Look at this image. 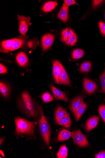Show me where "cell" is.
Returning <instances> with one entry per match:
<instances>
[{
  "label": "cell",
  "instance_id": "cell-1",
  "mask_svg": "<svg viewBox=\"0 0 105 158\" xmlns=\"http://www.w3.org/2000/svg\"><path fill=\"white\" fill-rule=\"evenodd\" d=\"M14 121L16 124L14 134L18 139L20 137H26L27 140L37 139L34 131L37 122L28 121L19 116L15 118Z\"/></svg>",
  "mask_w": 105,
  "mask_h": 158
},
{
  "label": "cell",
  "instance_id": "cell-2",
  "mask_svg": "<svg viewBox=\"0 0 105 158\" xmlns=\"http://www.w3.org/2000/svg\"><path fill=\"white\" fill-rule=\"evenodd\" d=\"M18 103L20 108L28 117L38 119L39 114H41L40 113L41 108L27 92L25 91L22 93Z\"/></svg>",
  "mask_w": 105,
  "mask_h": 158
},
{
  "label": "cell",
  "instance_id": "cell-3",
  "mask_svg": "<svg viewBox=\"0 0 105 158\" xmlns=\"http://www.w3.org/2000/svg\"><path fill=\"white\" fill-rule=\"evenodd\" d=\"M41 115L38 121L40 133L46 146L49 148L50 146L51 137V129L46 118L44 115L42 109H40Z\"/></svg>",
  "mask_w": 105,
  "mask_h": 158
},
{
  "label": "cell",
  "instance_id": "cell-4",
  "mask_svg": "<svg viewBox=\"0 0 105 158\" xmlns=\"http://www.w3.org/2000/svg\"><path fill=\"white\" fill-rule=\"evenodd\" d=\"M61 39L65 44L72 46L75 45L78 41L76 34L73 30L69 28H65L62 31Z\"/></svg>",
  "mask_w": 105,
  "mask_h": 158
},
{
  "label": "cell",
  "instance_id": "cell-5",
  "mask_svg": "<svg viewBox=\"0 0 105 158\" xmlns=\"http://www.w3.org/2000/svg\"><path fill=\"white\" fill-rule=\"evenodd\" d=\"M71 137L73 143L80 147L88 146L89 143L87 138L80 130H75L71 132Z\"/></svg>",
  "mask_w": 105,
  "mask_h": 158
},
{
  "label": "cell",
  "instance_id": "cell-6",
  "mask_svg": "<svg viewBox=\"0 0 105 158\" xmlns=\"http://www.w3.org/2000/svg\"><path fill=\"white\" fill-rule=\"evenodd\" d=\"M18 18L19 22V32L21 35L24 36L28 31L29 27L31 24L30 22V17L18 15Z\"/></svg>",
  "mask_w": 105,
  "mask_h": 158
},
{
  "label": "cell",
  "instance_id": "cell-7",
  "mask_svg": "<svg viewBox=\"0 0 105 158\" xmlns=\"http://www.w3.org/2000/svg\"><path fill=\"white\" fill-rule=\"evenodd\" d=\"M83 85L85 91L90 94L94 93L98 88V85L94 81L87 78L83 79Z\"/></svg>",
  "mask_w": 105,
  "mask_h": 158
},
{
  "label": "cell",
  "instance_id": "cell-8",
  "mask_svg": "<svg viewBox=\"0 0 105 158\" xmlns=\"http://www.w3.org/2000/svg\"><path fill=\"white\" fill-rule=\"evenodd\" d=\"M54 36L51 34H47L43 35L42 38V50L45 51L49 49L55 41Z\"/></svg>",
  "mask_w": 105,
  "mask_h": 158
},
{
  "label": "cell",
  "instance_id": "cell-9",
  "mask_svg": "<svg viewBox=\"0 0 105 158\" xmlns=\"http://www.w3.org/2000/svg\"><path fill=\"white\" fill-rule=\"evenodd\" d=\"M63 66L58 60H55L53 62V73L55 83L59 84V77Z\"/></svg>",
  "mask_w": 105,
  "mask_h": 158
},
{
  "label": "cell",
  "instance_id": "cell-10",
  "mask_svg": "<svg viewBox=\"0 0 105 158\" xmlns=\"http://www.w3.org/2000/svg\"><path fill=\"white\" fill-rule=\"evenodd\" d=\"M49 87L53 93L54 97L56 99L66 102H68V99L65 93L59 90L51 85H49Z\"/></svg>",
  "mask_w": 105,
  "mask_h": 158
},
{
  "label": "cell",
  "instance_id": "cell-11",
  "mask_svg": "<svg viewBox=\"0 0 105 158\" xmlns=\"http://www.w3.org/2000/svg\"><path fill=\"white\" fill-rule=\"evenodd\" d=\"M83 97L79 96L75 98L72 100L70 106L71 111L74 114L77 110L84 104Z\"/></svg>",
  "mask_w": 105,
  "mask_h": 158
},
{
  "label": "cell",
  "instance_id": "cell-12",
  "mask_svg": "<svg viewBox=\"0 0 105 158\" xmlns=\"http://www.w3.org/2000/svg\"><path fill=\"white\" fill-rule=\"evenodd\" d=\"M69 7L64 3L61 9L58 13L57 18L64 23L67 22L69 18Z\"/></svg>",
  "mask_w": 105,
  "mask_h": 158
},
{
  "label": "cell",
  "instance_id": "cell-13",
  "mask_svg": "<svg viewBox=\"0 0 105 158\" xmlns=\"http://www.w3.org/2000/svg\"><path fill=\"white\" fill-rule=\"evenodd\" d=\"M99 118L96 116H93L90 118L87 122L86 128L87 131H90L96 127L99 121Z\"/></svg>",
  "mask_w": 105,
  "mask_h": 158
},
{
  "label": "cell",
  "instance_id": "cell-14",
  "mask_svg": "<svg viewBox=\"0 0 105 158\" xmlns=\"http://www.w3.org/2000/svg\"><path fill=\"white\" fill-rule=\"evenodd\" d=\"M16 59L18 64L22 67H26L28 64V57L23 52L18 53L16 56Z\"/></svg>",
  "mask_w": 105,
  "mask_h": 158
},
{
  "label": "cell",
  "instance_id": "cell-15",
  "mask_svg": "<svg viewBox=\"0 0 105 158\" xmlns=\"http://www.w3.org/2000/svg\"><path fill=\"white\" fill-rule=\"evenodd\" d=\"M59 84L71 86L69 77L64 67L59 77Z\"/></svg>",
  "mask_w": 105,
  "mask_h": 158
},
{
  "label": "cell",
  "instance_id": "cell-16",
  "mask_svg": "<svg viewBox=\"0 0 105 158\" xmlns=\"http://www.w3.org/2000/svg\"><path fill=\"white\" fill-rule=\"evenodd\" d=\"M69 114L65 109L61 106H58L55 111V120L64 118Z\"/></svg>",
  "mask_w": 105,
  "mask_h": 158
},
{
  "label": "cell",
  "instance_id": "cell-17",
  "mask_svg": "<svg viewBox=\"0 0 105 158\" xmlns=\"http://www.w3.org/2000/svg\"><path fill=\"white\" fill-rule=\"evenodd\" d=\"M0 92L3 97L7 98L10 95L11 89L9 85L1 81L0 82Z\"/></svg>",
  "mask_w": 105,
  "mask_h": 158
},
{
  "label": "cell",
  "instance_id": "cell-18",
  "mask_svg": "<svg viewBox=\"0 0 105 158\" xmlns=\"http://www.w3.org/2000/svg\"><path fill=\"white\" fill-rule=\"evenodd\" d=\"M17 40L18 39H13L2 41L1 44V49L4 52L9 51L11 47Z\"/></svg>",
  "mask_w": 105,
  "mask_h": 158
},
{
  "label": "cell",
  "instance_id": "cell-19",
  "mask_svg": "<svg viewBox=\"0 0 105 158\" xmlns=\"http://www.w3.org/2000/svg\"><path fill=\"white\" fill-rule=\"evenodd\" d=\"M71 132L63 129L59 132L57 137V140L58 141H63L69 139L71 137Z\"/></svg>",
  "mask_w": 105,
  "mask_h": 158
},
{
  "label": "cell",
  "instance_id": "cell-20",
  "mask_svg": "<svg viewBox=\"0 0 105 158\" xmlns=\"http://www.w3.org/2000/svg\"><path fill=\"white\" fill-rule=\"evenodd\" d=\"M57 124L59 125L63 126L68 129L71 127V121L70 114L63 119L56 121Z\"/></svg>",
  "mask_w": 105,
  "mask_h": 158
},
{
  "label": "cell",
  "instance_id": "cell-21",
  "mask_svg": "<svg viewBox=\"0 0 105 158\" xmlns=\"http://www.w3.org/2000/svg\"><path fill=\"white\" fill-rule=\"evenodd\" d=\"M87 107V104L85 103H84L74 114L75 118L77 122L79 120L82 115L85 112Z\"/></svg>",
  "mask_w": 105,
  "mask_h": 158
},
{
  "label": "cell",
  "instance_id": "cell-22",
  "mask_svg": "<svg viewBox=\"0 0 105 158\" xmlns=\"http://www.w3.org/2000/svg\"><path fill=\"white\" fill-rule=\"evenodd\" d=\"M58 5L57 2H49L45 4L43 6L42 10L46 12H50L53 10Z\"/></svg>",
  "mask_w": 105,
  "mask_h": 158
},
{
  "label": "cell",
  "instance_id": "cell-23",
  "mask_svg": "<svg viewBox=\"0 0 105 158\" xmlns=\"http://www.w3.org/2000/svg\"><path fill=\"white\" fill-rule=\"evenodd\" d=\"M68 156V150L65 145L62 146L57 152L58 158H67Z\"/></svg>",
  "mask_w": 105,
  "mask_h": 158
},
{
  "label": "cell",
  "instance_id": "cell-24",
  "mask_svg": "<svg viewBox=\"0 0 105 158\" xmlns=\"http://www.w3.org/2000/svg\"><path fill=\"white\" fill-rule=\"evenodd\" d=\"M92 64L91 62L87 61L83 63L80 66V69L81 72L86 73L91 70Z\"/></svg>",
  "mask_w": 105,
  "mask_h": 158
},
{
  "label": "cell",
  "instance_id": "cell-25",
  "mask_svg": "<svg viewBox=\"0 0 105 158\" xmlns=\"http://www.w3.org/2000/svg\"><path fill=\"white\" fill-rule=\"evenodd\" d=\"M84 55V51L82 49H77L72 52V57L74 60H78L82 58Z\"/></svg>",
  "mask_w": 105,
  "mask_h": 158
},
{
  "label": "cell",
  "instance_id": "cell-26",
  "mask_svg": "<svg viewBox=\"0 0 105 158\" xmlns=\"http://www.w3.org/2000/svg\"><path fill=\"white\" fill-rule=\"evenodd\" d=\"M42 103H47L53 101L54 99L52 96L49 92L45 93L42 96Z\"/></svg>",
  "mask_w": 105,
  "mask_h": 158
},
{
  "label": "cell",
  "instance_id": "cell-27",
  "mask_svg": "<svg viewBox=\"0 0 105 158\" xmlns=\"http://www.w3.org/2000/svg\"><path fill=\"white\" fill-rule=\"evenodd\" d=\"M24 41L22 39H18L10 48V51H13L21 48L23 44Z\"/></svg>",
  "mask_w": 105,
  "mask_h": 158
},
{
  "label": "cell",
  "instance_id": "cell-28",
  "mask_svg": "<svg viewBox=\"0 0 105 158\" xmlns=\"http://www.w3.org/2000/svg\"><path fill=\"white\" fill-rule=\"evenodd\" d=\"M99 78L101 85V91L105 94V68L103 73L99 75Z\"/></svg>",
  "mask_w": 105,
  "mask_h": 158
},
{
  "label": "cell",
  "instance_id": "cell-29",
  "mask_svg": "<svg viewBox=\"0 0 105 158\" xmlns=\"http://www.w3.org/2000/svg\"><path fill=\"white\" fill-rule=\"evenodd\" d=\"M98 111L100 116L105 123V106L101 105L98 109Z\"/></svg>",
  "mask_w": 105,
  "mask_h": 158
},
{
  "label": "cell",
  "instance_id": "cell-30",
  "mask_svg": "<svg viewBox=\"0 0 105 158\" xmlns=\"http://www.w3.org/2000/svg\"><path fill=\"white\" fill-rule=\"evenodd\" d=\"M99 25L101 34L103 37H105V22L99 21Z\"/></svg>",
  "mask_w": 105,
  "mask_h": 158
},
{
  "label": "cell",
  "instance_id": "cell-31",
  "mask_svg": "<svg viewBox=\"0 0 105 158\" xmlns=\"http://www.w3.org/2000/svg\"><path fill=\"white\" fill-rule=\"evenodd\" d=\"M105 1L102 0H94L92 2V7L93 8H96L103 4Z\"/></svg>",
  "mask_w": 105,
  "mask_h": 158
},
{
  "label": "cell",
  "instance_id": "cell-32",
  "mask_svg": "<svg viewBox=\"0 0 105 158\" xmlns=\"http://www.w3.org/2000/svg\"><path fill=\"white\" fill-rule=\"evenodd\" d=\"M64 1V3L68 7L73 5H78V3L74 0H65Z\"/></svg>",
  "mask_w": 105,
  "mask_h": 158
},
{
  "label": "cell",
  "instance_id": "cell-33",
  "mask_svg": "<svg viewBox=\"0 0 105 158\" xmlns=\"http://www.w3.org/2000/svg\"><path fill=\"white\" fill-rule=\"evenodd\" d=\"M95 158H105V150H102L95 155Z\"/></svg>",
  "mask_w": 105,
  "mask_h": 158
},
{
  "label": "cell",
  "instance_id": "cell-34",
  "mask_svg": "<svg viewBox=\"0 0 105 158\" xmlns=\"http://www.w3.org/2000/svg\"><path fill=\"white\" fill-rule=\"evenodd\" d=\"M7 73V68L3 64H0V73L4 74Z\"/></svg>",
  "mask_w": 105,
  "mask_h": 158
},
{
  "label": "cell",
  "instance_id": "cell-35",
  "mask_svg": "<svg viewBox=\"0 0 105 158\" xmlns=\"http://www.w3.org/2000/svg\"><path fill=\"white\" fill-rule=\"evenodd\" d=\"M5 139V137L1 138V139H0V144H1V146L3 143L4 142Z\"/></svg>",
  "mask_w": 105,
  "mask_h": 158
},
{
  "label": "cell",
  "instance_id": "cell-36",
  "mask_svg": "<svg viewBox=\"0 0 105 158\" xmlns=\"http://www.w3.org/2000/svg\"><path fill=\"white\" fill-rule=\"evenodd\" d=\"M104 22H105V9L104 10Z\"/></svg>",
  "mask_w": 105,
  "mask_h": 158
}]
</instances>
